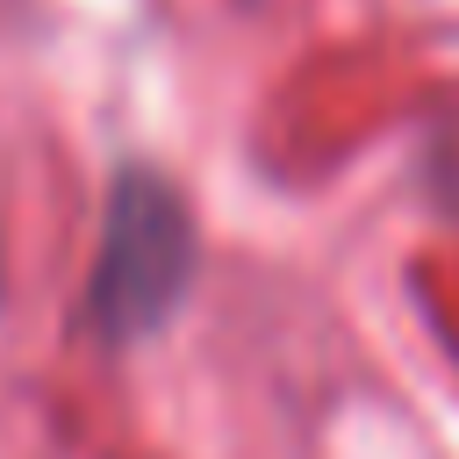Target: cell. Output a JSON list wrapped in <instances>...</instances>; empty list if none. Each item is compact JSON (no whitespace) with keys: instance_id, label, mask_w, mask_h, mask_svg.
Instances as JSON below:
<instances>
[{"instance_id":"6da1fadb","label":"cell","mask_w":459,"mask_h":459,"mask_svg":"<svg viewBox=\"0 0 459 459\" xmlns=\"http://www.w3.org/2000/svg\"><path fill=\"white\" fill-rule=\"evenodd\" d=\"M194 215L179 201V186H165L158 172L129 165L108 194L100 215V251H93V280H86V323L108 344H136L151 337L194 287Z\"/></svg>"}]
</instances>
